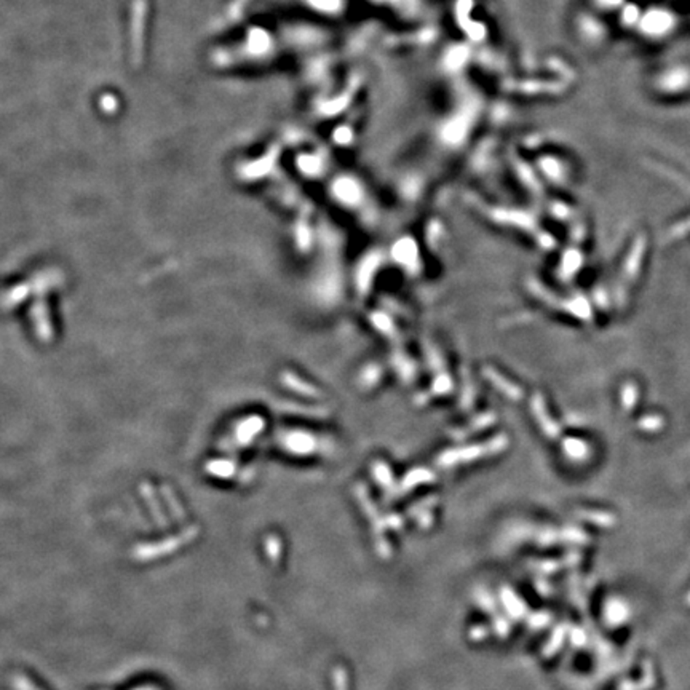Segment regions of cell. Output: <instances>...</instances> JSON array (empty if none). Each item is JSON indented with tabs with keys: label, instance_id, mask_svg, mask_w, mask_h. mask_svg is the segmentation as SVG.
<instances>
[{
	"label": "cell",
	"instance_id": "2",
	"mask_svg": "<svg viewBox=\"0 0 690 690\" xmlns=\"http://www.w3.org/2000/svg\"><path fill=\"white\" fill-rule=\"evenodd\" d=\"M11 684H13L15 690H40L36 686V684H34L25 675H16V676H13V679H11Z\"/></svg>",
	"mask_w": 690,
	"mask_h": 690
},
{
	"label": "cell",
	"instance_id": "3",
	"mask_svg": "<svg viewBox=\"0 0 690 690\" xmlns=\"http://www.w3.org/2000/svg\"><path fill=\"white\" fill-rule=\"evenodd\" d=\"M133 690H157V689H154V687H136Z\"/></svg>",
	"mask_w": 690,
	"mask_h": 690
},
{
	"label": "cell",
	"instance_id": "1",
	"mask_svg": "<svg viewBox=\"0 0 690 690\" xmlns=\"http://www.w3.org/2000/svg\"><path fill=\"white\" fill-rule=\"evenodd\" d=\"M189 535H190V530L185 532L184 535L169 537V539L162 540V542L143 543V545H136L133 548L131 556H133V559H136L138 563H145V561L165 556V554L174 552V549H176L178 547L183 545V543L189 539Z\"/></svg>",
	"mask_w": 690,
	"mask_h": 690
}]
</instances>
